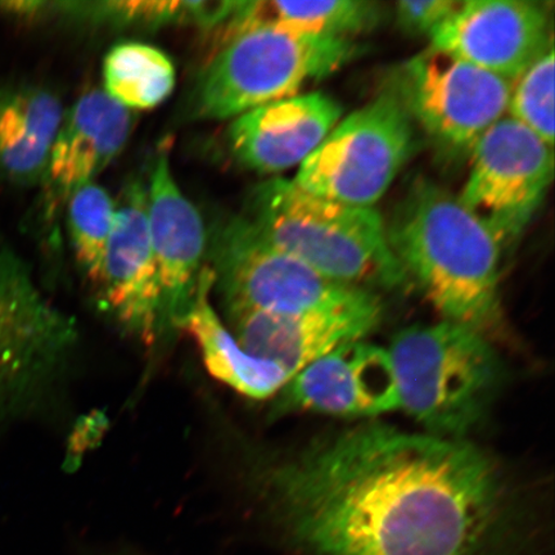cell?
<instances>
[{
	"mask_svg": "<svg viewBox=\"0 0 555 555\" xmlns=\"http://www.w3.org/2000/svg\"><path fill=\"white\" fill-rule=\"evenodd\" d=\"M243 476L310 555H476L508 501L469 440L366 423L280 456L245 451Z\"/></svg>",
	"mask_w": 555,
	"mask_h": 555,
	"instance_id": "obj_1",
	"label": "cell"
},
{
	"mask_svg": "<svg viewBox=\"0 0 555 555\" xmlns=\"http://www.w3.org/2000/svg\"><path fill=\"white\" fill-rule=\"evenodd\" d=\"M386 228L408 280L442 319L485 335L501 324L503 245L457 196L416 179Z\"/></svg>",
	"mask_w": 555,
	"mask_h": 555,
	"instance_id": "obj_2",
	"label": "cell"
},
{
	"mask_svg": "<svg viewBox=\"0 0 555 555\" xmlns=\"http://www.w3.org/2000/svg\"><path fill=\"white\" fill-rule=\"evenodd\" d=\"M246 219L274 247L333 282L373 291L409 281L374 207L337 203L274 178L256 190Z\"/></svg>",
	"mask_w": 555,
	"mask_h": 555,
	"instance_id": "obj_3",
	"label": "cell"
},
{
	"mask_svg": "<svg viewBox=\"0 0 555 555\" xmlns=\"http://www.w3.org/2000/svg\"><path fill=\"white\" fill-rule=\"evenodd\" d=\"M400 411L443 439L468 440L491 411L504 380L488 335L446 321L402 330L388 347Z\"/></svg>",
	"mask_w": 555,
	"mask_h": 555,
	"instance_id": "obj_4",
	"label": "cell"
},
{
	"mask_svg": "<svg viewBox=\"0 0 555 555\" xmlns=\"http://www.w3.org/2000/svg\"><path fill=\"white\" fill-rule=\"evenodd\" d=\"M353 39L318 37L274 27L235 35L206 66L194 90V114L235 119L266 104L300 94L356 57Z\"/></svg>",
	"mask_w": 555,
	"mask_h": 555,
	"instance_id": "obj_5",
	"label": "cell"
},
{
	"mask_svg": "<svg viewBox=\"0 0 555 555\" xmlns=\"http://www.w3.org/2000/svg\"><path fill=\"white\" fill-rule=\"evenodd\" d=\"M412 147V117L390 88L339 120L298 166L293 180L315 196L373 208L397 179Z\"/></svg>",
	"mask_w": 555,
	"mask_h": 555,
	"instance_id": "obj_6",
	"label": "cell"
},
{
	"mask_svg": "<svg viewBox=\"0 0 555 555\" xmlns=\"http://www.w3.org/2000/svg\"><path fill=\"white\" fill-rule=\"evenodd\" d=\"M78 343L74 319L52 307L0 238V409L31 404L65 371Z\"/></svg>",
	"mask_w": 555,
	"mask_h": 555,
	"instance_id": "obj_7",
	"label": "cell"
},
{
	"mask_svg": "<svg viewBox=\"0 0 555 555\" xmlns=\"http://www.w3.org/2000/svg\"><path fill=\"white\" fill-rule=\"evenodd\" d=\"M211 260L214 287L219 288L225 315L338 307L371 293L317 273L262 238L246 218L229 221L215 235Z\"/></svg>",
	"mask_w": 555,
	"mask_h": 555,
	"instance_id": "obj_8",
	"label": "cell"
},
{
	"mask_svg": "<svg viewBox=\"0 0 555 555\" xmlns=\"http://www.w3.org/2000/svg\"><path fill=\"white\" fill-rule=\"evenodd\" d=\"M513 82L455 55L428 50L405 62L391 87L435 142L470 152L508 109Z\"/></svg>",
	"mask_w": 555,
	"mask_h": 555,
	"instance_id": "obj_9",
	"label": "cell"
},
{
	"mask_svg": "<svg viewBox=\"0 0 555 555\" xmlns=\"http://www.w3.org/2000/svg\"><path fill=\"white\" fill-rule=\"evenodd\" d=\"M470 155L467 182L457 198L508 246L543 204L553 180V147L504 116L478 139Z\"/></svg>",
	"mask_w": 555,
	"mask_h": 555,
	"instance_id": "obj_10",
	"label": "cell"
},
{
	"mask_svg": "<svg viewBox=\"0 0 555 555\" xmlns=\"http://www.w3.org/2000/svg\"><path fill=\"white\" fill-rule=\"evenodd\" d=\"M99 286L116 324L154 349L164 336L163 291L149 229L147 186L139 182L128 185L116 206Z\"/></svg>",
	"mask_w": 555,
	"mask_h": 555,
	"instance_id": "obj_11",
	"label": "cell"
},
{
	"mask_svg": "<svg viewBox=\"0 0 555 555\" xmlns=\"http://www.w3.org/2000/svg\"><path fill=\"white\" fill-rule=\"evenodd\" d=\"M382 305L374 291L338 307L298 312L240 311L227 314L243 350L281 366L291 378L346 344L378 327Z\"/></svg>",
	"mask_w": 555,
	"mask_h": 555,
	"instance_id": "obj_12",
	"label": "cell"
},
{
	"mask_svg": "<svg viewBox=\"0 0 555 555\" xmlns=\"http://www.w3.org/2000/svg\"><path fill=\"white\" fill-rule=\"evenodd\" d=\"M273 399L274 416L307 412L376 418L400 411L390 353L365 339L338 347L304 367Z\"/></svg>",
	"mask_w": 555,
	"mask_h": 555,
	"instance_id": "obj_13",
	"label": "cell"
},
{
	"mask_svg": "<svg viewBox=\"0 0 555 555\" xmlns=\"http://www.w3.org/2000/svg\"><path fill=\"white\" fill-rule=\"evenodd\" d=\"M429 39L435 50L513 82L554 39L551 10L532 0H468Z\"/></svg>",
	"mask_w": 555,
	"mask_h": 555,
	"instance_id": "obj_14",
	"label": "cell"
},
{
	"mask_svg": "<svg viewBox=\"0 0 555 555\" xmlns=\"http://www.w3.org/2000/svg\"><path fill=\"white\" fill-rule=\"evenodd\" d=\"M147 186V219L163 291V331L180 332L205 266L203 218L173 179L169 145L158 150Z\"/></svg>",
	"mask_w": 555,
	"mask_h": 555,
	"instance_id": "obj_15",
	"label": "cell"
},
{
	"mask_svg": "<svg viewBox=\"0 0 555 555\" xmlns=\"http://www.w3.org/2000/svg\"><path fill=\"white\" fill-rule=\"evenodd\" d=\"M343 113L341 103L328 94H297L235 117L228 131L229 147L248 169L286 171L321 145Z\"/></svg>",
	"mask_w": 555,
	"mask_h": 555,
	"instance_id": "obj_16",
	"label": "cell"
},
{
	"mask_svg": "<svg viewBox=\"0 0 555 555\" xmlns=\"http://www.w3.org/2000/svg\"><path fill=\"white\" fill-rule=\"evenodd\" d=\"M131 125L130 111L104 90H93L76 102L65 115L41 180L50 203L48 210L53 211L74 191L93 182L127 144Z\"/></svg>",
	"mask_w": 555,
	"mask_h": 555,
	"instance_id": "obj_17",
	"label": "cell"
},
{
	"mask_svg": "<svg viewBox=\"0 0 555 555\" xmlns=\"http://www.w3.org/2000/svg\"><path fill=\"white\" fill-rule=\"evenodd\" d=\"M65 115L51 90L21 82L0 85V179L41 182Z\"/></svg>",
	"mask_w": 555,
	"mask_h": 555,
	"instance_id": "obj_18",
	"label": "cell"
},
{
	"mask_svg": "<svg viewBox=\"0 0 555 555\" xmlns=\"http://www.w3.org/2000/svg\"><path fill=\"white\" fill-rule=\"evenodd\" d=\"M214 275L206 266L201 272L196 296L180 331L197 343L208 373L248 399L275 398L291 379L274 363L249 356L214 310L210 300Z\"/></svg>",
	"mask_w": 555,
	"mask_h": 555,
	"instance_id": "obj_19",
	"label": "cell"
},
{
	"mask_svg": "<svg viewBox=\"0 0 555 555\" xmlns=\"http://www.w3.org/2000/svg\"><path fill=\"white\" fill-rule=\"evenodd\" d=\"M378 3L367 0H327V2H278L247 0L235 2L221 35L224 43L241 33L258 27L352 39L378 24Z\"/></svg>",
	"mask_w": 555,
	"mask_h": 555,
	"instance_id": "obj_20",
	"label": "cell"
},
{
	"mask_svg": "<svg viewBox=\"0 0 555 555\" xmlns=\"http://www.w3.org/2000/svg\"><path fill=\"white\" fill-rule=\"evenodd\" d=\"M104 92L131 109H151L172 93L177 74L171 60L157 48L122 43L108 52L103 64Z\"/></svg>",
	"mask_w": 555,
	"mask_h": 555,
	"instance_id": "obj_21",
	"label": "cell"
},
{
	"mask_svg": "<svg viewBox=\"0 0 555 555\" xmlns=\"http://www.w3.org/2000/svg\"><path fill=\"white\" fill-rule=\"evenodd\" d=\"M66 206L76 259L89 280L99 284L116 205L106 190L92 182L69 194Z\"/></svg>",
	"mask_w": 555,
	"mask_h": 555,
	"instance_id": "obj_22",
	"label": "cell"
},
{
	"mask_svg": "<svg viewBox=\"0 0 555 555\" xmlns=\"http://www.w3.org/2000/svg\"><path fill=\"white\" fill-rule=\"evenodd\" d=\"M506 116L554 145V39L513 81Z\"/></svg>",
	"mask_w": 555,
	"mask_h": 555,
	"instance_id": "obj_23",
	"label": "cell"
},
{
	"mask_svg": "<svg viewBox=\"0 0 555 555\" xmlns=\"http://www.w3.org/2000/svg\"><path fill=\"white\" fill-rule=\"evenodd\" d=\"M462 3L461 0H402L395 7V13L402 30L431 37Z\"/></svg>",
	"mask_w": 555,
	"mask_h": 555,
	"instance_id": "obj_24",
	"label": "cell"
}]
</instances>
